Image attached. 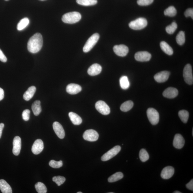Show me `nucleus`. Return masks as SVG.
<instances>
[{"mask_svg":"<svg viewBox=\"0 0 193 193\" xmlns=\"http://www.w3.org/2000/svg\"><path fill=\"white\" fill-rule=\"evenodd\" d=\"M43 44L42 35L36 33L29 39L27 44L28 50L32 53H37L41 49Z\"/></svg>","mask_w":193,"mask_h":193,"instance_id":"obj_1","label":"nucleus"},{"mask_svg":"<svg viewBox=\"0 0 193 193\" xmlns=\"http://www.w3.org/2000/svg\"><path fill=\"white\" fill-rule=\"evenodd\" d=\"M81 15L80 13L77 12H73L66 13L62 17V21L66 23H76L81 20Z\"/></svg>","mask_w":193,"mask_h":193,"instance_id":"obj_2","label":"nucleus"},{"mask_svg":"<svg viewBox=\"0 0 193 193\" xmlns=\"http://www.w3.org/2000/svg\"><path fill=\"white\" fill-rule=\"evenodd\" d=\"M100 38V35L97 33L93 34L86 42L83 48V51L85 53L89 52L97 43Z\"/></svg>","mask_w":193,"mask_h":193,"instance_id":"obj_3","label":"nucleus"},{"mask_svg":"<svg viewBox=\"0 0 193 193\" xmlns=\"http://www.w3.org/2000/svg\"><path fill=\"white\" fill-rule=\"evenodd\" d=\"M147 21L146 19L143 18H139L131 21L129 24V26L132 29L139 30L144 28L147 26Z\"/></svg>","mask_w":193,"mask_h":193,"instance_id":"obj_4","label":"nucleus"},{"mask_svg":"<svg viewBox=\"0 0 193 193\" xmlns=\"http://www.w3.org/2000/svg\"><path fill=\"white\" fill-rule=\"evenodd\" d=\"M148 119L152 125H155L159 121V114L157 111L153 108H148L147 111Z\"/></svg>","mask_w":193,"mask_h":193,"instance_id":"obj_5","label":"nucleus"},{"mask_svg":"<svg viewBox=\"0 0 193 193\" xmlns=\"http://www.w3.org/2000/svg\"><path fill=\"white\" fill-rule=\"evenodd\" d=\"M183 77L184 80L188 85L193 83V77L191 66L190 64H186L183 70Z\"/></svg>","mask_w":193,"mask_h":193,"instance_id":"obj_6","label":"nucleus"},{"mask_svg":"<svg viewBox=\"0 0 193 193\" xmlns=\"http://www.w3.org/2000/svg\"><path fill=\"white\" fill-rule=\"evenodd\" d=\"M121 150V147L119 146H115L102 156L101 157L102 161H106L111 159L119 153Z\"/></svg>","mask_w":193,"mask_h":193,"instance_id":"obj_7","label":"nucleus"},{"mask_svg":"<svg viewBox=\"0 0 193 193\" xmlns=\"http://www.w3.org/2000/svg\"><path fill=\"white\" fill-rule=\"evenodd\" d=\"M96 108L102 115H107L110 113V109L108 105L102 100H99L95 104Z\"/></svg>","mask_w":193,"mask_h":193,"instance_id":"obj_8","label":"nucleus"},{"mask_svg":"<svg viewBox=\"0 0 193 193\" xmlns=\"http://www.w3.org/2000/svg\"><path fill=\"white\" fill-rule=\"evenodd\" d=\"M83 136L84 139L85 140L94 142L98 140L99 134L96 131L91 129L85 131Z\"/></svg>","mask_w":193,"mask_h":193,"instance_id":"obj_9","label":"nucleus"},{"mask_svg":"<svg viewBox=\"0 0 193 193\" xmlns=\"http://www.w3.org/2000/svg\"><path fill=\"white\" fill-rule=\"evenodd\" d=\"M113 49L115 54L120 57L125 56L129 51L128 47L123 44L115 45L113 47Z\"/></svg>","mask_w":193,"mask_h":193,"instance_id":"obj_10","label":"nucleus"},{"mask_svg":"<svg viewBox=\"0 0 193 193\" xmlns=\"http://www.w3.org/2000/svg\"><path fill=\"white\" fill-rule=\"evenodd\" d=\"M135 59L139 62H147L149 61L151 58V54L146 51H138L135 54Z\"/></svg>","mask_w":193,"mask_h":193,"instance_id":"obj_11","label":"nucleus"},{"mask_svg":"<svg viewBox=\"0 0 193 193\" xmlns=\"http://www.w3.org/2000/svg\"><path fill=\"white\" fill-rule=\"evenodd\" d=\"M44 149V144L40 139H37L34 142L32 148V151L34 154H38Z\"/></svg>","mask_w":193,"mask_h":193,"instance_id":"obj_12","label":"nucleus"},{"mask_svg":"<svg viewBox=\"0 0 193 193\" xmlns=\"http://www.w3.org/2000/svg\"><path fill=\"white\" fill-rule=\"evenodd\" d=\"M170 74V72L167 71H163L156 74L154 78L157 82H165L168 80Z\"/></svg>","mask_w":193,"mask_h":193,"instance_id":"obj_13","label":"nucleus"},{"mask_svg":"<svg viewBox=\"0 0 193 193\" xmlns=\"http://www.w3.org/2000/svg\"><path fill=\"white\" fill-rule=\"evenodd\" d=\"M13 153L14 155L18 156L21 149V139L19 136L15 137L13 141Z\"/></svg>","mask_w":193,"mask_h":193,"instance_id":"obj_14","label":"nucleus"},{"mask_svg":"<svg viewBox=\"0 0 193 193\" xmlns=\"http://www.w3.org/2000/svg\"><path fill=\"white\" fill-rule=\"evenodd\" d=\"M54 131L60 139H63L65 136V132L61 124L57 122H54L53 124Z\"/></svg>","mask_w":193,"mask_h":193,"instance_id":"obj_15","label":"nucleus"},{"mask_svg":"<svg viewBox=\"0 0 193 193\" xmlns=\"http://www.w3.org/2000/svg\"><path fill=\"white\" fill-rule=\"evenodd\" d=\"M174 172L175 169L173 167L167 166L162 169L161 176L163 179H168L172 176Z\"/></svg>","mask_w":193,"mask_h":193,"instance_id":"obj_16","label":"nucleus"},{"mask_svg":"<svg viewBox=\"0 0 193 193\" xmlns=\"http://www.w3.org/2000/svg\"><path fill=\"white\" fill-rule=\"evenodd\" d=\"M185 141L181 134H177L175 135L173 141V146L177 149H181L183 148Z\"/></svg>","mask_w":193,"mask_h":193,"instance_id":"obj_17","label":"nucleus"},{"mask_svg":"<svg viewBox=\"0 0 193 193\" xmlns=\"http://www.w3.org/2000/svg\"><path fill=\"white\" fill-rule=\"evenodd\" d=\"M81 87L80 85L76 84L71 83L66 87V91L70 94H76L81 91Z\"/></svg>","mask_w":193,"mask_h":193,"instance_id":"obj_18","label":"nucleus"},{"mask_svg":"<svg viewBox=\"0 0 193 193\" xmlns=\"http://www.w3.org/2000/svg\"><path fill=\"white\" fill-rule=\"evenodd\" d=\"M178 90L175 88L168 87L165 89L163 93V95L165 97L168 98H173L177 96L178 94Z\"/></svg>","mask_w":193,"mask_h":193,"instance_id":"obj_19","label":"nucleus"},{"mask_svg":"<svg viewBox=\"0 0 193 193\" xmlns=\"http://www.w3.org/2000/svg\"><path fill=\"white\" fill-rule=\"evenodd\" d=\"M102 70V66L100 64L95 63L90 66L87 72L90 76H95L100 74Z\"/></svg>","mask_w":193,"mask_h":193,"instance_id":"obj_20","label":"nucleus"},{"mask_svg":"<svg viewBox=\"0 0 193 193\" xmlns=\"http://www.w3.org/2000/svg\"><path fill=\"white\" fill-rule=\"evenodd\" d=\"M36 88L34 86L30 87L23 94V98L25 100L28 101L31 99L36 92Z\"/></svg>","mask_w":193,"mask_h":193,"instance_id":"obj_21","label":"nucleus"},{"mask_svg":"<svg viewBox=\"0 0 193 193\" xmlns=\"http://www.w3.org/2000/svg\"><path fill=\"white\" fill-rule=\"evenodd\" d=\"M0 190L3 193H12L11 187L5 180H0Z\"/></svg>","mask_w":193,"mask_h":193,"instance_id":"obj_22","label":"nucleus"},{"mask_svg":"<svg viewBox=\"0 0 193 193\" xmlns=\"http://www.w3.org/2000/svg\"><path fill=\"white\" fill-rule=\"evenodd\" d=\"M69 116L73 124L75 125H79L82 123L81 118L76 113L70 112L69 113Z\"/></svg>","mask_w":193,"mask_h":193,"instance_id":"obj_23","label":"nucleus"},{"mask_svg":"<svg viewBox=\"0 0 193 193\" xmlns=\"http://www.w3.org/2000/svg\"><path fill=\"white\" fill-rule=\"evenodd\" d=\"M160 46L162 50L166 54L168 55H173V51L172 48L166 42L162 41L160 43Z\"/></svg>","mask_w":193,"mask_h":193,"instance_id":"obj_24","label":"nucleus"},{"mask_svg":"<svg viewBox=\"0 0 193 193\" xmlns=\"http://www.w3.org/2000/svg\"><path fill=\"white\" fill-rule=\"evenodd\" d=\"M32 109L34 115L37 116L41 112L40 101L36 100L32 105Z\"/></svg>","mask_w":193,"mask_h":193,"instance_id":"obj_25","label":"nucleus"},{"mask_svg":"<svg viewBox=\"0 0 193 193\" xmlns=\"http://www.w3.org/2000/svg\"><path fill=\"white\" fill-rule=\"evenodd\" d=\"M29 20L28 18H25L21 19L17 25V30L19 31H22L29 25Z\"/></svg>","mask_w":193,"mask_h":193,"instance_id":"obj_26","label":"nucleus"},{"mask_svg":"<svg viewBox=\"0 0 193 193\" xmlns=\"http://www.w3.org/2000/svg\"><path fill=\"white\" fill-rule=\"evenodd\" d=\"M134 106V103L131 100H128L122 104L120 107L121 110L124 112H126L131 109Z\"/></svg>","mask_w":193,"mask_h":193,"instance_id":"obj_27","label":"nucleus"},{"mask_svg":"<svg viewBox=\"0 0 193 193\" xmlns=\"http://www.w3.org/2000/svg\"><path fill=\"white\" fill-rule=\"evenodd\" d=\"M120 86L122 89H126L130 87V83L128 77L126 76H122L119 79Z\"/></svg>","mask_w":193,"mask_h":193,"instance_id":"obj_28","label":"nucleus"},{"mask_svg":"<svg viewBox=\"0 0 193 193\" xmlns=\"http://www.w3.org/2000/svg\"><path fill=\"white\" fill-rule=\"evenodd\" d=\"M77 3L83 6H88L95 5L97 3V0H76Z\"/></svg>","mask_w":193,"mask_h":193,"instance_id":"obj_29","label":"nucleus"},{"mask_svg":"<svg viewBox=\"0 0 193 193\" xmlns=\"http://www.w3.org/2000/svg\"><path fill=\"white\" fill-rule=\"evenodd\" d=\"M123 177V174L121 172H117L114 174L113 175L109 177L108 179V181L109 182H114L119 181L121 180Z\"/></svg>","mask_w":193,"mask_h":193,"instance_id":"obj_30","label":"nucleus"},{"mask_svg":"<svg viewBox=\"0 0 193 193\" xmlns=\"http://www.w3.org/2000/svg\"><path fill=\"white\" fill-rule=\"evenodd\" d=\"M176 40L177 44L180 46L184 44L185 42V36L184 32L181 31L179 32L176 37Z\"/></svg>","mask_w":193,"mask_h":193,"instance_id":"obj_31","label":"nucleus"},{"mask_svg":"<svg viewBox=\"0 0 193 193\" xmlns=\"http://www.w3.org/2000/svg\"><path fill=\"white\" fill-rule=\"evenodd\" d=\"M177 14V10L173 6H169L164 11L165 16L169 17H174Z\"/></svg>","mask_w":193,"mask_h":193,"instance_id":"obj_32","label":"nucleus"},{"mask_svg":"<svg viewBox=\"0 0 193 193\" xmlns=\"http://www.w3.org/2000/svg\"><path fill=\"white\" fill-rule=\"evenodd\" d=\"M179 117L182 121L184 123H186L189 118V113L185 110L180 111L179 112Z\"/></svg>","mask_w":193,"mask_h":193,"instance_id":"obj_33","label":"nucleus"},{"mask_svg":"<svg viewBox=\"0 0 193 193\" xmlns=\"http://www.w3.org/2000/svg\"><path fill=\"white\" fill-rule=\"evenodd\" d=\"M35 187L38 193H46L47 192L46 187L42 182H37L35 184Z\"/></svg>","mask_w":193,"mask_h":193,"instance_id":"obj_34","label":"nucleus"},{"mask_svg":"<svg viewBox=\"0 0 193 193\" xmlns=\"http://www.w3.org/2000/svg\"><path fill=\"white\" fill-rule=\"evenodd\" d=\"M139 157L141 161L145 162L149 158V153L144 149H142L139 153Z\"/></svg>","mask_w":193,"mask_h":193,"instance_id":"obj_35","label":"nucleus"},{"mask_svg":"<svg viewBox=\"0 0 193 193\" xmlns=\"http://www.w3.org/2000/svg\"><path fill=\"white\" fill-rule=\"evenodd\" d=\"M177 28V25L175 21H173L171 24L167 26L166 28V31L169 34H173Z\"/></svg>","mask_w":193,"mask_h":193,"instance_id":"obj_36","label":"nucleus"},{"mask_svg":"<svg viewBox=\"0 0 193 193\" xmlns=\"http://www.w3.org/2000/svg\"><path fill=\"white\" fill-rule=\"evenodd\" d=\"M52 180L53 181L55 182L58 186L61 185L66 181L65 178L61 176L54 177Z\"/></svg>","mask_w":193,"mask_h":193,"instance_id":"obj_37","label":"nucleus"},{"mask_svg":"<svg viewBox=\"0 0 193 193\" xmlns=\"http://www.w3.org/2000/svg\"><path fill=\"white\" fill-rule=\"evenodd\" d=\"M49 165L53 168H59L63 166V162L62 161H56L54 160H51L49 162Z\"/></svg>","mask_w":193,"mask_h":193,"instance_id":"obj_38","label":"nucleus"},{"mask_svg":"<svg viewBox=\"0 0 193 193\" xmlns=\"http://www.w3.org/2000/svg\"><path fill=\"white\" fill-rule=\"evenodd\" d=\"M154 0H138L137 3L140 6H147L153 3Z\"/></svg>","mask_w":193,"mask_h":193,"instance_id":"obj_39","label":"nucleus"},{"mask_svg":"<svg viewBox=\"0 0 193 193\" xmlns=\"http://www.w3.org/2000/svg\"><path fill=\"white\" fill-rule=\"evenodd\" d=\"M31 113L29 109H25L23 111L22 114L23 119L25 121H28L29 119L30 114Z\"/></svg>","mask_w":193,"mask_h":193,"instance_id":"obj_40","label":"nucleus"},{"mask_svg":"<svg viewBox=\"0 0 193 193\" xmlns=\"http://www.w3.org/2000/svg\"><path fill=\"white\" fill-rule=\"evenodd\" d=\"M184 16L186 17H190L192 19L193 18V8H188L187 9L184 13Z\"/></svg>","mask_w":193,"mask_h":193,"instance_id":"obj_41","label":"nucleus"},{"mask_svg":"<svg viewBox=\"0 0 193 193\" xmlns=\"http://www.w3.org/2000/svg\"><path fill=\"white\" fill-rule=\"evenodd\" d=\"M0 61L3 62H6L7 61V58L4 54L3 51L1 49H0Z\"/></svg>","mask_w":193,"mask_h":193,"instance_id":"obj_42","label":"nucleus"},{"mask_svg":"<svg viewBox=\"0 0 193 193\" xmlns=\"http://www.w3.org/2000/svg\"><path fill=\"white\" fill-rule=\"evenodd\" d=\"M186 187L191 191H193V180H191L189 182L186 184Z\"/></svg>","mask_w":193,"mask_h":193,"instance_id":"obj_43","label":"nucleus"},{"mask_svg":"<svg viewBox=\"0 0 193 193\" xmlns=\"http://www.w3.org/2000/svg\"><path fill=\"white\" fill-rule=\"evenodd\" d=\"M4 91L3 89L0 88V101L3 99L4 98Z\"/></svg>","mask_w":193,"mask_h":193,"instance_id":"obj_44","label":"nucleus"},{"mask_svg":"<svg viewBox=\"0 0 193 193\" xmlns=\"http://www.w3.org/2000/svg\"><path fill=\"white\" fill-rule=\"evenodd\" d=\"M4 125L3 123H0V138H1L3 129L4 127Z\"/></svg>","mask_w":193,"mask_h":193,"instance_id":"obj_45","label":"nucleus"},{"mask_svg":"<svg viewBox=\"0 0 193 193\" xmlns=\"http://www.w3.org/2000/svg\"><path fill=\"white\" fill-rule=\"evenodd\" d=\"M173 193H181L182 192L179 191H175L173 192Z\"/></svg>","mask_w":193,"mask_h":193,"instance_id":"obj_46","label":"nucleus"},{"mask_svg":"<svg viewBox=\"0 0 193 193\" xmlns=\"http://www.w3.org/2000/svg\"><path fill=\"white\" fill-rule=\"evenodd\" d=\"M77 193H82V192H77Z\"/></svg>","mask_w":193,"mask_h":193,"instance_id":"obj_47","label":"nucleus"},{"mask_svg":"<svg viewBox=\"0 0 193 193\" xmlns=\"http://www.w3.org/2000/svg\"><path fill=\"white\" fill-rule=\"evenodd\" d=\"M192 136H193V130H192Z\"/></svg>","mask_w":193,"mask_h":193,"instance_id":"obj_48","label":"nucleus"},{"mask_svg":"<svg viewBox=\"0 0 193 193\" xmlns=\"http://www.w3.org/2000/svg\"><path fill=\"white\" fill-rule=\"evenodd\" d=\"M40 1H44V0H40Z\"/></svg>","mask_w":193,"mask_h":193,"instance_id":"obj_49","label":"nucleus"},{"mask_svg":"<svg viewBox=\"0 0 193 193\" xmlns=\"http://www.w3.org/2000/svg\"><path fill=\"white\" fill-rule=\"evenodd\" d=\"M6 1H8V0H6Z\"/></svg>","mask_w":193,"mask_h":193,"instance_id":"obj_50","label":"nucleus"}]
</instances>
